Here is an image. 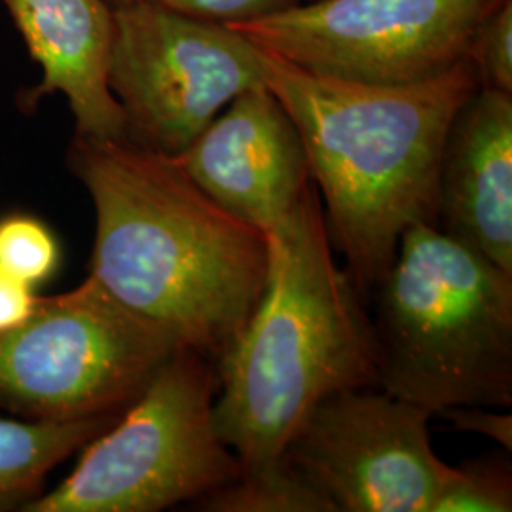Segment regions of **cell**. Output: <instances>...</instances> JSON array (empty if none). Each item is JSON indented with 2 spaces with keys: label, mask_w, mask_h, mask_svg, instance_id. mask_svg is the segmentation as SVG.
I'll list each match as a JSON object with an SVG mask.
<instances>
[{
  "label": "cell",
  "mask_w": 512,
  "mask_h": 512,
  "mask_svg": "<svg viewBox=\"0 0 512 512\" xmlns=\"http://www.w3.org/2000/svg\"><path fill=\"white\" fill-rule=\"evenodd\" d=\"M67 167L95 209L90 275L217 365L264 293L268 234L224 211L175 158L126 139L74 135Z\"/></svg>",
  "instance_id": "cell-1"
},
{
  "label": "cell",
  "mask_w": 512,
  "mask_h": 512,
  "mask_svg": "<svg viewBox=\"0 0 512 512\" xmlns=\"http://www.w3.org/2000/svg\"><path fill=\"white\" fill-rule=\"evenodd\" d=\"M264 84L302 135L332 247L366 302L404 232L439 226V169L450 126L480 88L469 57L412 84H361L298 69L258 46Z\"/></svg>",
  "instance_id": "cell-2"
},
{
  "label": "cell",
  "mask_w": 512,
  "mask_h": 512,
  "mask_svg": "<svg viewBox=\"0 0 512 512\" xmlns=\"http://www.w3.org/2000/svg\"><path fill=\"white\" fill-rule=\"evenodd\" d=\"M268 239L264 293L217 361L213 423L241 473L283 458L323 399L376 385L368 302L336 260L315 183Z\"/></svg>",
  "instance_id": "cell-3"
},
{
  "label": "cell",
  "mask_w": 512,
  "mask_h": 512,
  "mask_svg": "<svg viewBox=\"0 0 512 512\" xmlns=\"http://www.w3.org/2000/svg\"><path fill=\"white\" fill-rule=\"evenodd\" d=\"M376 385L435 418L512 406V274L439 226L414 224L368 300Z\"/></svg>",
  "instance_id": "cell-4"
},
{
  "label": "cell",
  "mask_w": 512,
  "mask_h": 512,
  "mask_svg": "<svg viewBox=\"0 0 512 512\" xmlns=\"http://www.w3.org/2000/svg\"><path fill=\"white\" fill-rule=\"evenodd\" d=\"M213 359L175 351L107 431L82 448L73 473L23 512H158L236 480L241 463L213 423Z\"/></svg>",
  "instance_id": "cell-5"
},
{
  "label": "cell",
  "mask_w": 512,
  "mask_h": 512,
  "mask_svg": "<svg viewBox=\"0 0 512 512\" xmlns=\"http://www.w3.org/2000/svg\"><path fill=\"white\" fill-rule=\"evenodd\" d=\"M181 348L88 275L73 291L40 294L33 315L0 334V408L31 421L122 414Z\"/></svg>",
  "instance_id": "cell-6"
},
{
  "label": "cell",
  "mask_w": 512,
  "mask_h": 512,
  "mask_svg": "<svg viewBox=\"0 0 512 512\" xmlns=\"http://www.w3.org/2000/svg\"><path fill=\"white\" fill-rule=\"evenodd\" d=\"M107 82L126 141L171 158L239 93L264 86L255 42L150 0L112 8Z\"/></svg>",
  "instance_id": "cell-7"
},
{
  "label": "cell",
  "mask_w": 512,
  "mask_h": 512,
  "mask_svg": "<svg viewBox=\"0 0 512 512\" xmlns=\"http://www.w3.org/2000/svg\"><path fill=\"white\" fill-rule=\"evenodd\" d=\"M505 0H311L228 25L308 73L397 86L446 73Z\"/></svg>",
  "instance_id": "cell-8"
},
{
  "label": "cell",
  "mask_w": 512,
  "mask_h": 512,
  "mask_svg": "<svg viewBox=\"0 0 512 512\" xmlns=\"http://www.w3.org/2000/svg\"><path fill=\"white\" fill-rule=\"evenodd\" d=\"M431 412L378 385L334 393L296 429L283 458L336 512H433L450 465Z\"/></svg>",
  "instance_id": "cell-9"
},
{
  "label": "cell",
  "mask_w": 512,
  "mask_h": 512,
  "mask_svg": "<svg viewBox=\"0 0 512 512\" xmlns=\"http://www.w3.org/2000/svg\"><path fill=\"white\" fill-rule=\"evenodd\" d=\"M175 160L224 211L266 234L313 184L302 135L266 84L234 97Z\"/></svg>",
  "instance_id": "cell-10"
},
{
  "label": "cell",
  "mask_w": 512,
  "mask_h": 512,
  "mask_svg": "<svg viewBox=\"0 0 512 512\" xmlns=\"http://www.w3.org/2000/svg\"><path fill=\"white\" fill-rule=\"evenodd\" d=\"M439 228L512 274V93L480 86L442 150Z\"/></svg>",
  "instance_id": "cell-11"
},
{
  "label": "cell",
  "mask_w": 512,
  "mask_h": 512,
  "mask_svg": "<svg viewBox=\"0 0 512 512\" xmlns=\"http://www.w3.org/2000/svg\"><path fill=\"white\" fill-rule=\"evenodd\" d=\"M31 59L42 69L37 86L21 90L18 109L63 93L74 135L126 139V120L107 82L112 6L107 0H2Z\"/></svg>",
  "instance_id": "cell-12"
},
{
  "label": "cell",
  "mask_w": 512,
  "mask_h": 512,
  "mask_svg": "<svg viewBox=\"0 0 512 512\" xmlns=\"http://www.w3.org/2000/svg\"><path fill=\"white\" fill-rule=\"evenodd\" d=\"M122 414L76 421L0 420V511H21L44 494L46 475Z\"/></svg>",
  "instance_id": "cell-13"
},
{
  "label": "cell",
  "mask_w": 512,
  "mask_h": 512,
  "mask_svg": "<svg viewBox=\"0 0 512 512\" xmlns=\"http://www.w3.org/2000/svg\"><path fill=\"white\" fill-rule=\"evenodd\" d=\"M207 512H336L285 458L241 475L192 503Z\"/></svg>",
  "instance_id": "cell-14"
},
{
  "label": "cell",
  "mask_w": 512,
  "mask_h": 512,
  "mask_svg": "<svg viewBox=\"0 0 512 512\" xmlns=\"http://www.w3.org/2000/svg\"><path fill=\"white\" fill-rule=\"evenodd\" d=\"M512 469L509 452L452 467L433 512H511Z\"/></svg>",
  "instance_id": "cell-15"
},
{
  "label": "cell",
  "mask_w": 512,
  "mask_h": 512,
  "mask_svg": "<svg viewBox=\"0 0 512 512\" xmlns=\"http://www.w3.org/2000/svg\"><path fill=\"white\" fill-rule=\"evenodd\" d=\"M61 264V245L54 230L33 215L0 217V272L38 287L54 277Z\"/></svg>",
  "instance_id": "cell-16"
},
{
  "label": "cell",
  "mask_w": 512,
  "mask_h": 512,
  "mask_svg": "<svg viewBox=\"0 0 512 512\" xmlns=\"http://www.w3.org/2000/svg\"><path fill=\"white\" fill-rule=\"evenodd\" d=\"M467 57L480 86L512 93V0H505L478 27Z\"/></svg>",
  "instance_id": "cell-17"
},
{
  "label": "cell",
  "mask_w": 512,
  "mask_h": 512,
  "mask_svg": "<svg viewBox=\"0 0 512 512\" xmlns=\"http://www.w3.org/2000/svg\"><path fill=\"white\" fill-rule=\"evenodd\" d=\"M158 2L192 18L213 21L220 25H236L255 19L268 18L287 8L300 4V0H150Z\"/></svg>",
  "instance_id": "cell-18"
},
{
  "label": "cell",
  "mask_w": 512,
  "mask_h": 512,
  "mask_svg": "<svg viewBox=\"0 0 512 512\" xmlns=\"http://www.w3.org/2000/svg\"><path fill=\"white\" fill-rule=\"evenodd\" d=\"M499 408L486 406H454L439 412L435 418L446 420L456 431L475 433L494 440L505 452L512 450V416L509 412H495Z\"/></svg>",
  "instance_id": "cell-19"
},
{
  "label": "cell",
  "mask_w": 512,
  "mask_h": 512,
  "mask_svg": "<svg viewBox=\"0 0 512 512\" xmlns=\"http://www.w3.org/2000/svg\"><path fill=\"white\" fill-rule=\"evenodd\" d=\"M38 300L35 287L0 272V334L25 323L37 310Z\"/></svg>",
  "instance_id": "cell-20"
},
{
  "label": "cell",
  "mask_w": 512,
  "mask_h": 512,
  "mask_svg": "<svg viewBox=\"0 0 512 512\" xmlns=\"http://www.w3.org/2000/svg\"><path fill=\"white\" fill-rule=\"evenodd\" d=\"M109 2L110 6L114 8V6H120V4H126V2H129V0H107Z\"/></svg>",
  "instance_id": "cell-21"
}]
</instances>
